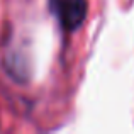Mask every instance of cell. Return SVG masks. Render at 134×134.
<instances>
[{
  "mask_svg": "<svg viewBox=\"0 0 134 134\" xmlns=\"http://www.w3.org/2000/svg\"><path fill=\"white\" fill-rule=\"evenodd\" d=\"M49 7L65 31H76L88 12L87 0H49Z\"/></svg>",
  "mask_w": 134,
  "mask_h": 134,
  "instance_id": "cell-1",
  "label": "cell"
}]
</instances>
